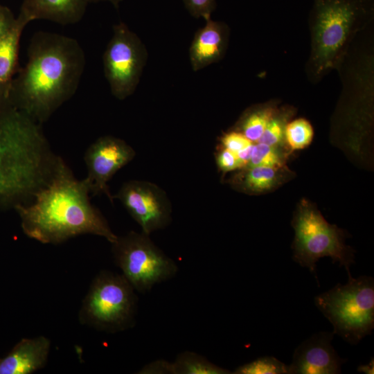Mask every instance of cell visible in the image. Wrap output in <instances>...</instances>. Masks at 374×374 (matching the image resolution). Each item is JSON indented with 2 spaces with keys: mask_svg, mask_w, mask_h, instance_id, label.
Returning a JSON list of instances; mask_svg holds the SVG:
<instances>
[{
  "mask_svg": "<svg viewBox=\"0 0 374 374\" xmlns=\"http://www.w3.org/2000/svg\"><path fill=\"white\" fill-rule=\"evenodd\" d=\"M84 179H77L60 157L49 182L33 199L15 206L24 233L43 244H60L82 234L105 238L111 244L118 236L93 206Z\"/></svg>",
  "mask_w": 374,
  "mask_h": 374,
  "instance_id": "cell-1",
  "label": "cell"
},
{
  "mask_svg": "<svg viewBox=\"0 0 374 374\" xmlns=\"http://www.w3.org/2000/svg\"><path fill=\"white\" fill-rule=\"evenodd\" d=\"M59 159L37 122L20 109L0 112V206L30 202Z\"/></svg>",
  "mask_w": 374,
  "mask_h": 374,
  "instance_id": "cell-2",
  "label": "cell"
},
{
  "mask_svg": "<svg viewBox=\"0 0 374 374\" xmlns=\"http://www.w3.org/2000/svg\"><path fill=\"white\" fill-rule=\"evenodd\" d=\"M82 60L73 39L48 36L37 44L23 73L19 109L38 123L46 121L74 91Z\"/></svg>",
  "mask_w": 374,
  "mask_h": 374,
  "instance_id": "cell-3",
  "label": "cell"
},
{
  "mask_svg": "<svg viewBox=\"0 0 374 374\" xmlns=\"http://www.w3.org/2000/svg\"><path fill=\"white\" fill-rule=\"evenodd\" d=\"M373 0H314L305 71L317 83L344 63L356 35L373 21Z\"/></svg>",
  "mask_w": 374,
  "mask_h": 374,
  "instance_id": "cell-4",
  "label": "cell"
},
{
  "mask_svg": "<svg viewBox=\"0 0 374 374\" xmlns=\"http://www.w3.org/2000/svg\"><path fill=\"white\" fill-rule=\"evenodd\" d=\"M345 285L337 283L314 298L315 305L333 326V333L355 345L374 328V280L348 275Z\"/></svg>",
  "mask_w": 374,
  "mask_h": 374,
  "instance_id": "cell-5",
  "label": "cell"
},
{
  "mask_svg": "<svg viewBox=\"0 0 374 374\" xmlns=\"http://www.w3.org/2000/svg\"><path fill=\"white\" fill-rule=\"evenodd\" d=\"M295 236L292 244L293 259L317 276V262L330 257L333 262L344 267L350 275V267L355 262L354 250L346 245L345 233L330 224L318 210L303 201L292 221Z\"/></svg>",
  "mask_w": 374,
  "mask_h": 374,
  "instance_id": "cell-6",
  "label": "cell"
},
{
  "mask_svg": "<svg viewBox=\"0 0 374 374\" xmlns=\"http://www.w3.org/2000/svg\"><path fill=\"white\" fill-rule=\"evenodd\" d=\"M137 296L123 276L101 271L93 280L80 310L82 324L108 332L131 328L135 322Z\"/></svg>",
  "mask_w": 374,
  "mask_h": 374,
  "instance_id": "cell-7",
  "label": "cell"
},
{
  "mask_svg": "<svg viewBox=\"0 0 374 374\" xmlns=\"http://www.w3.org/2000/svg\"><path fill=\"white\" fill-rule=\"evenodd\" d=\"M116 265L136 291L145 293L175 276L178 267L143 232L132 231L112 243Z\"/></svg>",
  "mask_w": 374,
  "mask_h": 374,
  "instance_id": "cell-8",
  "label": "cell"
},
{
  "mask_svg": "<svg viewBox=\"0 0 374 374\" xmlns=\"http://www.w3.org/2000/svg\"><path fill=\"white\" fill-rule=\"evenodd\" d=\"M148 57L139 37L123 23L114 34L103 56L104 71L112 94L123 100L136 89Z\"/></svg>",
  "mask_w": 374,
  "mask_h": 374,
  "instance_id": "cell-9",
  "label": "cell"
},
{
  "mask_svg": "<svg viewBox=\"0 0 374 374\" xmlns=\"http://www.w3.org/2000/svg\"><path fill=\"white\" fill-rule=\"evenodd\" d=\"M113 198L121 202L145 234L166 227L171 221L170 202L166 193L153 183L127 181Z\"/></svg>",
  "mask_w": 374,
  "mask_h": 374,
  "instance_id": "cell-10",
  "label": "cell"
},
{
  "mask_svg": "<svg viewBox=\"0 0 374 374\" xmlns=\"http://www.w3.org/2000/svg\"><path fill=\"white\" fill-rule=\"evenodd\" d=\"M134 156V149L121 139L106 136L93 142L84 154L87 175L84 180L90 194H105L113 203V195L110 193L107 182Z\"/></svg>",
  "mask_w": 374,
  "mask_h": 374,
  "instance_id": "cell-11",
  "label": "cell"
},
{
  "mask_svg": "<svg viewBox=\"0 0 374 374\" xmlns=\"http://www.w3.org/2000/svg\"><path fill=\"white\" fill-rule=\"evenodd\" d=\"M333 332H319L294 350L289 374H337L346 361L339 356L331 342Z\"/></svg>",
  "mask_w": 374,
  "mask_h": 374,
  "instance_id": "cell-12",
  "label": "cell"
},
{
  "mask_svg": "<svg viewBox=\"0 0 374 374\" xmlns=\"http://www.w3.org/2000/svg\"><path fill=\"white\" fill-rule=\"evenodd\" d=\"M229 28L222 21L211 18L195 33L189 49L194 71L218 62L224 56L229 44Z\"/></svg>",
  "mask_w": 374,
  "mask_h": 374,
  "instance_id": "cell-13",
  "label": "cell"
},
{
  "mask_svg": "<svg viewBox=\"0 0 374 374\" xmlns=\"http://www.w3.org/2000/svg\"><path fill=\"white\" fill-rule=\"evenodd\" d=\"M50 347L49 339L43 336L21 339L0 359V374H30L42 368Z\"/></svg>",
  "mask_w": 374,
  "mask_h": 374,
  "instance_id": "cell-14",
  "label": "cell"
},
{
  "mask_svg": "<svg viewBox=\"0 0 374 374\" xmlns=\"http://www.w3.org/2000/svg\"><path fill=\"white\" fill-rule=\"evenodd\" d=\"M88 0H24L21 12L31 21L44 19L62 24L74 23L83 15Z\"/></svg>",
  "mask_w": 374,
  "mask_h": 374,
  "instance_id": "cell-15",
  "label": "cell"
},
{
  "mask_svg": "<svg viewBox=\"0 0 374 374\" xmlns=\"http://www.w3.org/2000/svg\"><path fill=\"white\" fill-rule=\"evenodd\" d=\"M279 168L252 166L244 168L232 180L237 189L247 193H263L276 187L280 181Z\"/></svg>",
  "mask_w": 374,
  "mask_h": 374,
  "instance_id": "cell-16",
  "label": "cell"
},
{
  "mask_svg": "<svg viewBox=\"0 0 374 374\" xmlns=\"http://www.w3.org/2000/svg\"><path fill=\"white\" fill-rule=\"evenodd\" d=\"M30 21L20 12L13 26L0 39V83L7 81L12 73L21 33Z\"/></svg>",
  "mask_w": 374,
  "mask_h": 374,
  "instance_id": "cell-17",
  "label": "cell"
},
{
  "mask_svg": "<svg viewBox=\"0 0 374 374\" xmlns=\"http://www.w3.org/2000/svg\"><path fill=\"white\" fill-rule=\"evenodd\" d=\"M278 107L276 103L270 102L249 108L238 123V131L252 142H257Z\"/></svg>",
  "mask_w": 374,
  "mask_h": 374,
  "instance_id": "cell-18",
  "label": "cell"
},
{
  "mask_svg": "<svg viewBox=\"0 0 374 374\" xmlns=\"http://www.w3.org/2000/svg\"><path fill=\"white\" fill-rule=\"evenodd\" d=\"M172 374H229L230 371L220 367L194 352L184 351L171 362Z\"/></svg>",
  "mask_w": 374,
  "mask_h": 374,
  "instance_id": "cell-19",
  "label": "cell"
},
{
  "mask_svg": "<svg viewBox=\"0 0 374 374\" xmlns=\"http://www.w3.org/2000/svg\"><path fill=\"white\" fill-rule=\"evenodd\" d=\"M294 109L290 107L278 109L268 123L261 137L256 143H262L276 147L285 141V130Z\"/></svg>",
  "mask_w": 374,
  "mask_h": 374,
  "instance_id": "cell-20",
  "label": "cell"
},
{
  "mask_svg": "<svg viewBox=\"0 0 374 374\" xmlns=\"http://www.w3.org/2000/svg\"><path fill=\"white\" fill-rule=\"evenodd\" d=\"M314 130L310 123L300 118L289 121L285 127V141L292 150L303 149L312 141Z\"/></svg>",
  "mask_w": 374,
  "mask_h": 374,
  "instance_id": "cell-21",
  "label": "cell"
},
{
  "mask_svg": "<svg viewBox=\"0 0 374 374\" xmlns=\"http://www.w3.org/2000/svg\"><path fill=\"white\" fill-rule=\"evenodd\" d=\"M234 374H289L288 366L274 357H259L238 367Z\"/></svg>",
  "mask_w": 374,
  "mask_h": 374,
  "instance_id": "cell-22",
  "label": "cell"
},
{
  "mask_svg": "<svg viewBox=\"0 0 374 374\" xmlns=\"http://www.w3.org/2000/svg\"><path fill=\"white\" fill-rule=\"evenodd\" d=\"M282 158L277 152L276 147L257 143L254 145L252 157L247 167L269 166L279 168L282 166Z\"/></svg>",
  "mask_w": 374,
  "mask_h": 374,
  "instance_id": "cell-23",
  "label": "cell"
},
{
  "mask_svg": "<svg viewBox=\"0 0 374 374\" xmlns=\"http://www.w3.org/2000/svg\"><path fill=\"white\" fill-rule=\"evenodd\" d=\"M189 13L196 18H203L205 21L211 17L216 8L215 0H183Z\"/></svg>",
  "mask_w": 374,
  "mask_h": 374,
  "instance_id": "cell-24",
  "label": "cell"
},
{
  "mask_svg": "<svg viewBox=\"0 0 374 374\" xmlns=\"http://www.w3.org/2000/svg\"><path fill=\"white\" fill-rule=\"evenodd\" d=\"M221 143L224 148L235 153L253 143L242 132L238 130L225 133L221 138Z\"/></svg>",
  "mask_w": 374,
  "mask_h": 374,
  "instance_id": "cell-25",
  "label": "cell"
},
{
  "mask_svg": "<svg viewBox=\"0 0 374 374\" xmlns=\"http://www.w3.org/2000/svg\"><path fill=\"white\" fill-rule=\"evenodd\" d=\"M216 162L219 168L224 172L241 168L236 154L224 148L217 154Z\"/></svg>",
  "mask_w": 374,
  "mask_h": 374,
  "instance_id": "cell-26",
  "label": "cell"
},
{
  "mask_svg": "<svg viewBox=\"0 0 374 374\" xmlns=\"http://www.w3.org/2000/svg\"><path fill=\"white\" fill-rule=\"evenodd\" d=\"M139 373H171V362L166 360H157L145 366Z\"/></svg>",
  "mask_w": 374,
  "mask_h": 374,
  "instance_id": "cell-27",
  "label": "cell"
},
{
  "mask_svg": "<svg viewBox=\"0 0 374 374\" xmlns=\"http://www.w3.org/2000/svg\"><path fill=\"white\" fill-rule=\"evenodd\" d=\"M15 21L9 9L0 6V39L13 26Z\"/></svg>",
  "mask_w": 374,
  "mask_h": 374,
  "instance_id": "cell-28",
  "label": "cell"
},
{
  "mask_svg": "<svg viewBox=\"0 0 374 374\" xmlns=\"http://www.w3.org/2000/svg\"><path fill=\"white\" fill-rule=\"evenodd\" d=\"M254 145L255 144L251 143V145H249L244 149L235 153L240 161L241 168H244L247 167V165L249 164L251 160V158L252 157Z\"/></svg>",
  "mask_w": 374,
  "mask_h": 374,
  "instance_id": "cell-29",
  "label": "cell"
},
{
  "mask_svg": "<svg viewBox=\"0 0 374 374\" xmlns=\"http://www.w3.org/2000/svg\"><path fill=\"white\" fill-rule=\"evenodd\" d=\"M359 372H363L367 374H373L374 371V361L373 358L371 359L368 364L366 365H359L357 368Z\"/></svg>",
  "mask_w": 374,
  "mask_h": 374,
  "instance_id": "cell-30",
  "label": "cell"
},
{
  "mask_svg": "<svg viewBox=\"0 0 374 374\" xmlns=\"http://www.w3.org/2000/svg\"><path fill=\"white\" fill-rule=\"evenodd\" d=\"M88 1H109L112 2L114 6H118V4L123 0H88Z\"/></svg>",
  "mask_w": 374,
  "mask_h": 374,
  "instance_id": "cell-31",
  "label": "cell"
},
{
  "mask_svg": "<svg viewBox=\"0 0 374 374\" xmlns=\"http://www.w3.org/2000/svg\"></svg>",
  "mask_w": 374,
  "mask_h": 374,
  "instance_id": "cell-32",
  "label": "cell"
}]
</instances>
